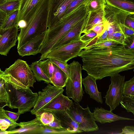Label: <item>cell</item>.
I'll list each match as a JSON object with an SVG mask.
<instances>
[{"mask_svg": "<svg viewBox=\"0 0 134 134\" xmlns=\"http://www.w3.org/2000/svg\"><path fill=\"white\" fill-rule=\"evenodd\" d=\"M78 56L83 62L82 69L96 80L111 77L134 68V49L123 44L84 49Z\"/></svg>", "mask_w": 134, "mask_h": 134, "instance_id": "cell-1", "label": "cell"}, {"mask_svg": "<svg viewBox=\"0 0 134 134\" xmlns=\"http://www.w3.org/2000/svg\"><path fill=\"white\" fill-rule=\"evenodd\" d=\"M85 3L81 4L47 29L44 41L40 47V60L51 50L56 43L76 23L89 13Z\"/></svg>", "mask_w": 134, "mask_h": 134, "instance_id": "cell-2", "label": "cell"}, {"mask_svg": "<svg viewBox=\"0 0 134 134\" xmlns=\"http://www.w3.org/2000/svg\"><path fill=\"white\" fill-rule=\"evenodd\" d=\"M49 0H39L27 15L25 20L26 24L20 28L17 37V49L33 38L46 31Z\"/></svg>", "mask_w": 134, "mask_h": 134, "instance_id": "cell-3", "label": "cell"}, {"mask_svg": "<svg viewBox=\"0 0 134 134\" xmlns=\"http://www.w3.org/2000/svg\"><path fill=\"white\" fill-rule=\"evenodd\" d=\"M6 90L8 99L7 106L9 108L18 109V113L21 114L30 111L34 107L38 94L33 92L30 88L17 89L8 80Z\"/></svg>", "mask_w": 134, "mask_h": 134, "instance_id": "cell-4", "label": "cell"}, {"mask_svg": "<svg viewBox=\"0 0 134 134\" xmlns=\"http://www.w3.org/2000/svg\"><path fill=\"white\" fill-rule=\"evenodd\" d=\"M9 82L16 89L33 87L36 79L30 67L25 61L18 59L4 71Z\"/></svg>", "mask_w": 134, "mask_h": 134, "instance_id": "cell-5", "label": "cell"}, {"mask_svg": "<svg viewBox=\"0 0 134 134\" xmlns=\"http://www.w3.org/2000/svg\"><path fill=\"white\" fill-rule=\"evenodd\" d=\"M69 75L66 83V93L69 98L79 103L84 93L82 85L81 65L75 61L68 64Z\"/></svg>", "mask_w": 134, "mask_h": 134, "instance_id": "cell-6", "label": "cell"}, {"mask_svg": "<svg viewBox=\"0 0 134 134\" xmlns=\"http://www.w3.org/2000/svg\"><path fill=\"white\" fill-rule=\"evenodd\" d=\"M68 112L78 124L79 130L83 132H89L97 131L98 126L95 122L93 113L88 105L83 108L79 103H73Z\"/></svg>", "mask_w": 134, "mask_h": 134, "instance_id": "cell-7", "label": "cell"}, {"mask_svg": "<svg viewBox=\"0 0 134 134\" xmlns=\"http://www.w3.org/2000/svg\"><path fill=\"white\" fill-rule=\"evenodd\" d=\"M84 43L80 39L50 51L41 60L53 58L67 63L71 59L78 56Z\"/></svg>", "mask_w": 134, "mask_h": 134, "instance_id": "cell-8", "label": "cell"}, {"mask_svg": "<svg viewBox=\"0 0 134 134\" xmlns=\"http://www.w3.org/2000/svg\"><path fill=\"white\" fill-rule=\"evenodd\" d=\"M125 76L119 74L111 77V84L104 98L105 103L109 105L110 110L112 111L118 106L121 100L123 86L125 81Z\"/></svg>", "mask_w": 134, "mask_h": 134, "instance_id": "cell-9", "label": "cell"}, {"mask_svg": "<svg viewBox=\"0 0 134 134\" xmlns=\"http://www.w3.org/2000/svg\"><path fill=\"white\" fill-rule=\"evenodd\" d=\"M74 0H49L47 26L49 28L61 18L69 4Z\"/></svg>", "mask_w": 134, "mask_h": 134, "instance_id": "cell-10", "label": "cell"}, {"mask_svg": "<svg viewBox=\"0 0 134 134\" xmlns=\"http://www.w3.org/2000/svg\"><path fill=\"white\" fill-rule=\"evenodd\" d=\"M64 90L52 85L50 83L42 89L39 91L37 99L33 107L31 110V113L35 115L37 111L43 108L52 100L59 94L63 93Z\"/></svg>", "mask_w": 134, "mask_h": 134, "instance_id": "cell-11", "label": "cell"}, {"mask_svg": "<svg viewBox=\"0 0 134 134\" xmlns=\"http://www.w3.org/2000/svg\"><path fill=\"white\" fill-rule=\"evenodd\" d=\"M18 29L17 24L5 30H0V54L6 56L10 49L15 45Z\"/></svg>", "mask_w": 134, "mask_h": 134, "instance_id": "cell-12", "label": "cell"}, {"mask_svg": "<svg viewBox=\"0 0 134 134\" xmlns=\"http://www.w3.org/2000/svg\"><path fill=\"white\" fill-rule=\"evenodd\" d=\"M134 12H130L115 6L107 4L103 9L104 23H115L117 24L125 25L126 18L127 15Z\"/></svg>", "mask_w": 134, "mask_h": 134, "instance_id": "cell-13", "label": "cell"}, {"mask_svg": "<svg viewBox=\"0 0 134 134\" xmlns=\"http://www.w3.org/2000/svg\"><path fill=\"white\" fill-rule=\"evenodd\" d=\"M89 15V13L85 17L76 23L56 43L51 50L80 39L83 26L88 19Z\"/></svg>", "mask_w": 134, "mask_h": 134, "instance_id": "cell-14", "label": "cell"}, {"mask_svg": "<svg viewBox=\"0 0 134 134\" xmlns=\"http://www.w3.org/2000/svg\"><path fill=\"white\" fill-rule=\"evenodd\" d=\"M19 124V128L8 130V134H41L45 127V126L36 117L31 121L20 122Z\"/></svg>", "mask_w": 134, "mask_h": 134, "instance_id": "cell-15", "label": "cell"}, {"mask_svg": "<svg viewBox=\"0 0 134 134\" xmlns=\"http://www.w3.org/2000/svg\"><path fill=\"white\" fill-rule=\"evenodd\" d=\"M47 31L33 38L18 49L19 55L24 57L40 53V47L44 39Z\"/></svg>", "mask_w": 134, "mask_h": 134, "instance_id": "cell-16", "label": "cell"}, {"mask_svg": "<svg viewBox=\"0 0 134 134\" xmlns=\"http://www.w3.org/2000/svg\"><path fill=\"white\" fill-rule=\"evenodd\" d=\"M48 111L52 113L59 120L62 126L65 129L73 133L83 132L79 130L78 124L73 120L67 110L64 109Z\"/></svg>", "mask_w": 134, "mask_h": 134, "instance_id": "cell-17", "label": "cell"}, {"mask_svg": "<svg viewBox=\"0 0 134 134\" xmlns=\"http://www.w3.org/2000/svg\"><path fill=\"white\" fill-rule=\"evenodd\" d=\"M73 103L72 100L62 93L38 111H57L64 109L67 110L69 109Z\"/></svg>", "mask_w": 134, "mask_h": 134, "instance_id": "cell-18", "label": "cell"}, {"mask_svg": "<svg viewBox=\"0 0 134 134\" xmlns=\"http://www.w3.org/2000/svg\"><path fill=\"white\" fill-rule=\"evenodd\" d=\"M92 113L95 121L101 124L119 120H134L133 119L119 116L113 113L112 111L105 110L102 107L100 108H96Z\"/></svg>", "mask_w": 134, "mask_h": 134, "instance_id": "cell-19", "label": "cell"}, {"mask_svg": "<svg viewBox=\"0 0 134 134\" xmlns=\"http://www.w3.org/2000/svg\"><path fill=\"white\" fill-rule=\"evenodd\" d=\"M96 80L94 77L88 75L84 78H82V82L84 86L85 91L89 95L90 98L98 103L102 104V93L98 89Z\"/></svg>", "mask_w": 134, "mask_h": 134, "instance_id": "cell-20", "label": "cell"}, {"mask_svg": "<svg viewBox=\"0 0 134 134\" xmlns=\"http://www.w3.org/2000/svg\"><path fill=\"white\" fill-rule=\"evenodd\" d=\"M103 9L89 12V17L83 26L82 34L87 33L95 25L104 23Z\"/></svg>", "mask_w": 134, "mask_h": 134, "instance_id": "cell-21", "label": "cell"}, {"mask_svg": "<svg viewBox=\"0 0 134 134\" xmlns=\"http://www.w3.org/2000/svg\"><path fill=\"white\" fill-rule=\"evenodd\" d=\"M54 70L52 77L50 78L51 83L60 88L65 86L68 76L62 70L54 64Z\"/></svg>", "mask_w": 134, "mask_h": 134, "instance_id": "cell-22", "label": "cell"}, {"mask_svg": "<svg viewBox=\"0 0 134 134\" xmlns=\"http://www.w3.org/2000/svg\"><path fill=\"white\" fill-rule=\"evenodd\" d=\"M39 0H20L18 10L17 24L22 20L25 21L29 12Z\"/></svg>", "mask_w": 134, "mask_h": 134, "instance_id": "cell-23", "label": "cell"}, {"mask_svg": "<svg viewBox=\"0 0 134 134\" xmlns=\"http://www.w3.org/2000/svg\"><path fill=\"white\" fill-rule=\"evenodd\" d=\"M3 108H0V129L5 130L9 128V130H10L19 126V123L13 121L7 116Z\"/></svg>", "mask_w": 134, "mask_h": 134, "instance_id": "cell-24", "label": "cell"}, {"mask_svg": "<svg viewBox=\"0 0 134 134\" xmlns=\"http://www.w3.org/2000/svg\"><path fill=\"white\" fill-rule=\"evenodd\" d=\"M30 67L35 79L37 81H43L45 83H51L50 78L45 74L39 66L37 61L32 63Z\"/></svg>", "mask_w": 134, "mask_h": 134, "instance_id": "cell-25", "label": "cell"}, {"mask_svg": "<svg viewBox=\"0 0 134 134\" xmlns=\"http://www.w3.org/2000/svg\"><path fill=\"white\" fill-rule=\"evenodd\" d=\"M107 4L134 12V3L126 0H105Z\"/></svg>", "mask_w": 134, "mask_h": 134, "instance_id": "cell-26", "label": "cell"}, {"mask_svg": "<svg viewBox=\"0 0 134 134\" xmlns=\"http://www.w3.org/2000/svg\"><path fill=\"white\" fill-rule=\"evenodd\" d=\"M20 0H12L6 1L0 5V9L8 15L15 10L19 9Z\"/></svg>", "mask_w": 134, "mask_h": 134, "instance_id": "cell-27", "label": "cell"}, {"mask_svg": "<svg viewBox=\"0 0 134 134\" xmlns=\"http://www.w3.org/2000/svg\"><path fill=\"white\" fill-rule=\"evenodd\" d=\"M8 80L7 75L0 69V98L3 102L7 103L8 99L6 84Z\"/></svg>", "mask_w": 134, "mask_h": 134, "instance_id": "cell-28", "label": "cell"}, {"mask_svg": "<svg viewBox=\"0 0 134 134\" xmlns=\"http://www.w3.org/2000/svg\"><path fill=\"white\" fill-rule=\"evenodd\" d=\"M38 65L45 74L50 78L52 77L54 70L53 63L49 58L43 61H37Z\"/></svg>", "mask_w": 134, "mask_h": 134, "instance_id": "cell-29", "label": "cell"}, {"mask_svg": "<svg viewBox=\"0 0 134 134\" xmlns=\"http://www.w3.org/2000/svg\"><path fill=\"white\" fill-rule=\"evenodd\" d=\"M35 115L45 126L52 122L54 119V115L48 111H38L36 112Z\"/></svg>", "mask_w": 134, "mask_h": 134, "instance_id": "cell-30", "label": "cell"}, {"mask_svg": "<svg viewBox=\"0 0 134 134\" xmlns=\"http://www.w3.org/2000/svg\"><path fill=\"white\" fill-rule=\"evenodd\" d=\"M120 103L121 107L126 109L128 112L134 114V97L122 95Z\"/></svg>", "mask_w": 134, "mask_h": 134, "instance_id": "cell-31", "label": "cell"}, {"mask_svg": "<svg viewBox=\"0 0 134 134\" xmlns=\"http://www.w3.org/2000/svg\"><path fill=\"white\" fill-rule=\"evenodd\" d=\"M18 13V10H17L8 15L1 29L5 30L17 25Z\"/></svg>", "mask_w": 134, "mask_h": 134, "instance_id": "cell-32", "label": "cell"}, {"mask_svg": "<svg viewBox=\"0 0 134 134\" xmlns=\"http://www.w3.org/2000/svg\"><path fill=\"white\" fill-rule=\"evenodd\" d=\"M106 4L105 0H90L86 4L90 12L103 8Z\"/></svg>", "mask_w": 134, "mask_h": 134, "instance_id": "cell-33", "label": "cell"}, {"mask_svg": "<svg viewBox=\"0 0 134 134\" xmlns=\"http://www.w3.org/2000/svg\"><path fill=\"white\" fill-rule=\"evenodd\" d=\"M122 94L127 96L134 97V77L129 81H124L122 87Z\"/></svg>", "mask_w": 134, "mask_h": 134, "instance_id": "cell-34", "label": "cell"}, {"mask_svg": "<svg viewBox=\"0 0 134 134\" xmlns=\"http://www.w3.org/2000/svg\"><path fill=\"white\" fill-rule=\"evenodd\" d=\"M49 58L50 61L53 64L57 66L58 68L63 71L68 76H69V71L68 64L67 63L53 58Z\"/></svg>", "mask_w": 134, "mask_h": 134, "instance_id": "cell-35", "label": "cell"}, {"mask_svg": "<svg viewBox=\"0 0 134 134\" xmlns=\"http://www.w3.org/2000/svg\"><path fill=\"white\" fill-rule=\"evenodd\" d=\"M121 31L123 34L126 39L134 36V30L127 26L125 25L118 24Z\"/></svg>", "mask_w": 134, "mask_h": 134, "instance_id": "cell-36", "label": "cell"}, {"mask_svg": "<svg viewBox=\"0 0 134 134\" xmlns=\"http://www.w3.org/2000/svg\"><path fill=\"white\" fill-rule=\"evenodd\" d=\"M119 44H120L116 42L108 40L94 44L91 46L88 49L94 47L101 48L114 47Z\"/></svg>", "mask_w": 134, "mask_h": 134, "instance_id": "cell-37", "label": "cell"}, {"mask_svg": "<svg viewBox=\"0 0 134 134\" xmlns=\"http://www.w3.org/2000/svg\"><path fill=\"white\" fill-rule=\"evenodd\" d=\"M71 134L73 133L72 132L66 130H61L51 129L48 128L45 126V129L41 133V134Z\"/></svg>", "mask_w": 134, "mask_h": 134, "instance_id": "cell-38", "label": "cell"}, {"mask_svg": "<svg viewBox=\"0 0 134 134\" xmlns=\"http://www.w3.org/2000/svg\"><path fill=\"white\" fill-rule=\"evenodd\" d=\"M97 36V34L95 32L91 30L87 33L81 35L80 40L84 43H85L92 40Z\"/></svg>", "mask_w": 134, "mask_h": 134, "instance_id": "cell-39", "label": "cell"}, {"mask_svg": "<svg viewBox=\"0 0 134 134\" xmlns=\"http://www.w3.org/2000/svg\"><path fill=\"white\" fill-rule=\"evenodd\" d=\"M45 126L51 129L66 130L62 126L59 120L55 116L54 120L50 123L45 125Z\"/></svg>", "mask_w": 134, "mask_h": 134, "instance_id": "cell-40", "label": "cell"}, {"mask_svg": "<svg viewBox=\"0 0 134 134\" xmlns=\"http://www.w3.org/2000/svg\"><path fill=\"white\" fill-rule=\"evenodd\" d=\"M125 24L130 28L134 30V13L128 14L126 17Z\"/></svg>", "mask_w": 134, "mask_h": 134, "instance_id": "cell-41", "label": "cell"}, {"mask_svg": "<svg viewBox=\"0 0 134 134\" xmlns=\"http://www.w3.org/2000/svg\"><path fill=\"white\" fill-rule=\"evenodd\" d=\"M104 23H102L94 26L91 30L95 32L98 36L102 34L104 31Z\"/></svg>", "mask_w": 134, "mask_h": 134, "instance_id": "cell-42", "label": "cell"}, {"mask_svg": "<svg viewBox=\"0 0 134 134\" xmlns=\"http://www.w3.org/2000/svg\"><path fill=\"white\" fill-rule=\"evenodd\" d=\"M5 112L8 117L16 122L18 120L19 117L20 115L18 112L15 113L5 110Z\"/></svg>", "mask_w": 134, "mask_h": 134, "instance_id": "cell-43", "label": "cell"}, {"mask_svg": "<svg viewBox=\"0 0 134 134\" xmlns=\"http://www.w3.org/2000/svg\"><path fill=\"white\" fill-rule=\"evenodd\" d=\"M120 134H134V126H127L122 129V132Z\"/></svg>", "mask_w": 134, "mask_h": 134, "instance_id": "cell-44", "label": "cell"}, {"mask_svg": "<svg viewBox=\"0 0 134 134\" xmlns=\"http://www.w3.org/2000/svg\"><path fill=\"white\" fill-rule=\"evenodd\" d=\"M8 15L0 9V30L1 29Z\"/></svg>", "mask_w": 134, "mask_h": 134, "instance_id": "cell-45", "label": "cell"}, {"mask_svg": "<svg viewBox=\"0 0 134 134\" xmlns=\"http://www.w3.org/2000/svg\"><path fill=\"white\" fill-rule=\"evenodd\" d=\"M7 105V103L2 102L0 100V108H3L5 106Z\"/></svg>", "mask_w": 134, "mask_h": 134, "instance_id": "cell-46", "label": "cell"}, {"mask_svg": "<svg viewBox=\"0 0 134 134\" xmlns=\"http://www.w3.org/2000/svg\"><path fill=\"white\" fill-rule=\"evenodd\" d=\"M0 134H8V131L1 130L0 131Z\"/></svg>", "mask_w": 134, "mask_h": 134, "instance_id": "cell-47", "label": "cell"}, {"mask_svg": "<svg viewBox=\"0 0 134 134\" xmlns=\"http://www.w3.org/2000/svg\"><path fill=\"white\" fill-rule=\"evenodd\" d=\"M6 1L4 0H0V5L5 2Z\"/></svg>", "mask_w": 134, "mask_h": 134, "instance_id": "cell-48", "label": "cell"}, {"mask_svg": "<svg viewBox=\"0 0 134 134\" xmlns=\"http://www.w3.org/2000/svg\"><path fill=\"white\" fill-rule=\"evenodd\" d=\"M127 1L134 3V0H126Z\"/></svg>", "mask_w": 134, "mask_h": 134, "instance_id": "cell-49", "label": "cell"}, {"mask_svg": "<svg viewBox=\"0 0 134 134\" xmlns=\"http://www.w3.org/2000/svg\"><path fill=\"white\" fill-rule=\"evenodd\" d=\"M4 0L5 1H8L12 0Z\"/></svg>", "mask_w": 134, "mask_h": 134, "instance_id": "cell-50", "label": "cell"}, {"mask_svg": "<svg viewBox=\"0 0 134 134\" xmlns=\"http://www.w3.org/2000/svg\"><path fill=\"white\" fill-rule=\"evenodd\" d=\"M0 100L2 102H3L2 101V100H1V99H0Z\"/></svg>", "mask_w": 134, "mask_h": 134, "instance_id": "cell-51", "label": "cell"}, {"mask_svg": "<svg viewBox=\"0 0 134 134\" xmlns=\"http://www.w3.org/2000/svg\"><path fill=\"white\" fill-rule=\"evenodd\" d=\"M1 36V34H0V37Z\"/></svg>", "mask_w": 134, "mask_h": 134, "instance_id": "cell-52", "label": "cell"}]
</instances>
